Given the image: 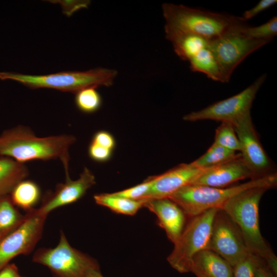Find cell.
Returning <instances> with one entry per match:
<instances>
[{
  "label": "cell",
  "mask_w": 277,
  "mask_h": 277,
  "mask_svg": "<svg viewBox=\"0 0 277 277\" xmlns=\"http://www.w3.org/2000/svg\"><path fill=\"white\" fill-rule=\"evenodd\" d=\"M75 140L74 136L67 134L37 137L28 128L17 126L0 135V156L23 164L34 160L59 159L66 175H69V149Z\"/></svg>",
  "instance_id": "obj_1"
},
{
  "label": "cell",
  "mask_w": 277,
  "mask_h": 277,
  "mask_svg": "<svg viewBox=\"0 0 277 277\" xmlns=\"http://www.w3.org/2000/svg\"><path fill=\"white\" fill-rule=\"evenodd\" d=\"M267 190L262 187L246 189L229 199L221 209L238 227L249 252L277 275V258L262 235L259 224V203Z\"/></svg>",
  "instance_id": "obj_2"
},
{
  "label": "cell",
  "mask_w": 277,
  "mask_h": 277,
  "mask_svg": "<svg viewBox=\"0 0 277 277\" xmlns=\"http://www.w3.org/2000/svg\"><path fill=\"white\" fill-rule=\"evenodd\" d=\"M277 184L276 172L228 188L188 185L168 197L177 204L187 216L192 217L212 208L221 209L229 199L248 189L274 188Z\"/></svg>",
  "instance_id": "obj_3"
},
{
  "label": "cell",
  "mask_w": 277,
  "mask_h": 277,
  "mask_svg": "<svg viewBox=\"0 0 277 277\" xmlns=\"http://www.w3.org/2000/svg\"><path fill=\"white\" fill-rule=\"evenodd\" d=\"M117 74L115 69L102 67L86 71H64L42 75L0 71V80L16 81L32 89L50 88L76 93L88 87L110 86Z\"/></svg>",
  "instance_id": "obj_4"
},
{
  "label": "cell",
  "mask_w": 277,
  "mask_h": 277,
  "mask_svg": "<svg viewBox=\"0 0 277 277\" xmlns=\"http://www.w3.org/2000/svg\"><path fill=\"white\" fill-rule=\"evenodd\" d=\"M165 27L201 36L209 41L243 20L230 14L192 8L182 5H162Z\"/></svg>",
  "instance_id": "obj_5"
},
{
  "label": "cell",
  "mask_w": 277,
  "mask_h": 277,
  "mask_svg": "<svg viewBox=\"0 0 277 277\" xmlns=\"http://www.w3.org/2000/svg\"><path fill=\"white\" fill-rule=\"evenodd\" d=\"M219 209H209L191 217L186 223L174 248L167 258L170 265L180 273L191 272L193 258L207 249L210 239L213 219Z\"/></svg>",
  "instance_id": "obj_6"
},
{
  "label": "cell",
  "mask_w": 277,
  "mask_h": 277,
  "mask_svg": "<svg viewBox=\"0 0 277 277\" xmlns=\"http://www.w3.org/2000/svg\"><path fill=\"white\" fill-rule=\"evenodd\" d=\"M34 262L46 266L53 277H88L92 270H100L97 261L72 247L61 231L54 248H42L33 256Z\"/></svg>",
  "instance_id": "obj_7"
},
{
  "label": "cell",
  "mask_w": 277,
  "mask_h": 277,
  "mask_svg": "<svg viewBox=\"0 0 277 277\" xmlns=\"http://www.w3.org/2000/svg\"><path fill=\"white\" fill-rule=\"evenodd\" d=\"M243 19L221 36L209 41L208 47L228 82L234 69L247 56L270 43L248 37L243 31L247 25Z\"/></svg>",
  "instance_id": "obj_8"
},
{
  "label": "cell",
  "mask_w": 277,
  "mask_h": 277,
  "mask_svg": "<svg viewBox=\"0 0 277 277\" xmlns=\"http://www.w3.org/2000/svg\"><path fill=\"white\" fill-rule=\"evenodd\" d=\"M266 77V74L261 75L240 93L201 110L188 113L183 117V119L189 122L213 120L232 125L250 114L253 100Z\"/></svg>",
  "instance_id": "obj_9"
},
{
  "label": "cell",
  "mask_w": 277,
  "mask_h": 277,
  "mask_svg": "<svg viewBox=\"0 0 277 277\" xmlns=\"http://www.w3.org/2000/svg\"><path fill=\"white\" fill-rule=\"evenodd\" d=\"M47 216L33 209L16 228L0 240V270L15 257L33 251L42 237Z\"/></svg>",
  "instance_id": "obj_10"
},
{
  "label": "cell",
  "mask_w": 277,
  "mask_h": 277,
  "mask_svg": "<svg viewBox=\"0 0 277 277\" xmlns=\"http://www.w3.org/2000/svg\"><path fill=\"white\" fill-rule=\"evenodd\" d=\"M207 249L216 253L232 267L250 254L238 227L221 209L213 219Z\"/></svg>",
  "instance_id": "obj_11"
},
{
  "label": "cell",
  "mask_w": 277,
  "mask_h": 277,
  "mask_svg": "<svg viewBox=\"0 0 277 277\" xmlns=\"http://www.w3.org/2000/svg\"><path fill=\"white\" fill-rule=\"evenodd\" d=\"M241 146V158L254 178L269 175L273 167L264 149L253 124L250 114L232 124Z\"/></svg>",
  "instance_id": "obj_12"
},
{
  "label": "cell",
  "mask_w": 277,
  "mask_h": 277,
  "mask_svg": "<svg viewBox=\"0 0 277 277\" xmlns=\"http://www.w3.org/2000/svg\"><path fill=\"white\" fill-rule=\"evenodd\" d=\"M95 184V176L87 167L76 180L66 175L65 182L58 184L54 192L47 195L41 206L36 210L40 214L47 216L51 211L81 199Z\"/></svg>",
  "instance_id": "obj_13"
},
{
  "label": "cell",
  "mask_w": 277,
  "mask_h": 277,
  "mask_svg": "<svg viewBox=\"0 0 277 277\" xmlns=\"http://www.w3.org/2000/svg\"><path fill=\"white\" fill-rule=\"evenodd\" d=\"M143 200V207L156 215L158 225L165 231L172 243H176L187 223V216L184 210L168 197Z\"/></svg>",
  "instance_id": "obj_14"
},
{
  "label": "cell",
  "mask_w": 277,
  "mask_h": 277,
  "mask_svg": "<svg viewBox=\"0 0 277 277\" xmlns=\"http://www.w3.org/2000/svg\"><path fill=\"white\" fill-rule=\"evenodd\" d=\"M206 169L197 168L191 163L181 164L155 175L152 187L145 199L168 197L182 187L191 185Z\"/></svg>",
  "instance_id": "obj_15"
},
{
  "label": "cell",
  "mask_w": 277,
  "mask_h": 277,
  "mask_svg": "<svg viewBox=\"0 0 277 277\" xmlns=\"http://www.w3.org/2000/svg\"><path fill=\"white\" fill-rule=\"evenodd\" d=\"M248 178L255 179L241 155L206 169L191 185L224 188L232 183Z\"/></svg>",
  "instance_id": "obj_16"
},
{
  "label": "cell",
  "mask_w": 277,
  "mask_h": 277,
  "mask_svg": "<svg viewBox=\"0 0 277 277\" xmlns=\"http://www.w3.org/2000/svg\"><path fill=\"white\" fill-rule=\"evenodd\" d=\"M165 32L166 37L172 43L174 52L182 60L189 61L209 45L208 40L195 34L183 32L165 27Z\"/></svg>",
  "instance_id": "obj_17"
},
{
  "label": "cell",
  "mask_w": 277,
  "mask_h": 277,
  "mask_svg": "<svg viewBox=\"0 0 277 277\" xmlns=\"http://www.w3.org/2000/svg\"><path fill=\"white\" fill-rule=\"evenodd\" d=\"M195 269L206 277H233V267L224 259L209 249L199 252L193 259Z\"/></svg>",
  "instance_id": "obj_18"
},
{
  "label": "cell",
  "mask_w": 277,
  "mask_h": 277,
  "mask_svg": "<svg viewBox=\"0 0 277 277\" xmlns=\"http://www.w3.org/2000/svg\"><path fill=\"white\" fill-rule=\"evenodd\" d=\"M28 171L23 163L6 157H0V198L10 194L14 187L28 176Z\"/></svg>",
  "instance_id": "obj_19"
},
{
  "label": "cell",
  "mask_w": 277,
  "mask_h": 277,
  "mask_svg": "<svg viewBox=\"0 0 277 277\" xmlns=\"http://www.w3.org/2000/svg\"><path fill=\"white\" fill-rule=\"evenodd\" d=\"M189 62L192 71L203 73L210 78L222 83L228 82L208 46L200 50Z\"/></svg>",
  "instance_id": "obj_20"
},
{
  "label": "cell",
  "mask_w": 277,
  "mask_h": 277,
  "mask_svg": "<svg viewBox=\"0 0 277 277\" xmlns=\"http://www.w3.org/2000/svg\"><path fill=\"white\" fill-rule=\"evenodd\" d=\"M10 194V199L15 206L28 212L34 209L38 203L41 192L36 183L24 180L14 187Z\"/></svg>",
  "instance_id": "obj_21"
},
{
  "label": "cell",
  "mask_w": 277,
  "mask_h": 277,
  "mask_svg": "<svg viewBox=\"0 0 277 277\" xmlns=\"http://www.w3.org/2000/svg\"><path fill=\"white\" fill-rule=\"evenodd\" d=\"M93 199L98 205L107 207L113 212L127 215H134L144 206V200H133L111 193L96 194Z\"/></svg>",
  "instance_id": "obj_22"
},
{
  "label": "cell",
  "mask_w": 277,
  "mask_h": 277,
  "mask_svg": "<svg viewBox=\"0 0 277 277\" xmlns=\"http://www.w3.org/2000/svg\"><path fill=\"white\" fill-rule=\"evenodd\" d=\"M241 156L240 153L213 143L206 152L191 163L201 169H209Z\"/></svg>",
  "instance_id": "obj_23"
},
{
  "label": "cell",
  "mask_w": 277,
  "mask_h": 277,
  "mask_svg": "<svg viewBox=\"0 0 277 277\" xmlns=\"http://www.w3.org/2000/svg\"><path fill=\"white\" fill-rule=\"evenodd\" d=\"M9 195L0 198V234L6 235L16 228L24 221Z\"/></svg>",
  "instance_id": "obj_24"
},
{
  "label": "cell",
  "mask_w": 277,
  "mask_h": 277,
  "mask_svg": "<svg viewBox=\"0 0 277 277\" xmlns=\"http://www.w3.org/2000/svg\"><path fill=\"white\" fill-rule=\"evenodd\" d=\"M102 102L101 96L96 88H86L75 93V105L84 113H91L96 111L101 107Z\"/></svg>",
  "instance_id": "obj_25"
},
{
  "label": "cell",
  "mask_w": 277,
  "mask_h": 277,
  "mask_svg": "<svg viewBox=\"0 0 277 277\" xmlns=\"http://www.w3.org/2000/svg\"><path fill=\"white\" fill-rule=\"evenodd\" d=\"M214 143L229 150L240 151L241 146L233 126L222 122L215 130Z\"/></svg>",
  "instance_id": "obj_26"
},
{
  "label": "cell",
  "mask_w": 277,
  "mask_h": 277,
  "mask_svg": "<svg viewBox=\"0 0 277 277\" xmlns=\"http://www.w3.org/2000/svg\"><path fill=\"white\" fill-rule=\"evenodd\" d=\"M243 31L250 38L270 42L277 35V17L274 16L266 23L258 26L246 25Z\"/></svg>",
  "instance_id": "obj_27"
},
{
  "label": "cell",
  "mask_w": 277,
  "mask_h": 277,
  "mask_svg": "<svg viewBox=\"0 0 277 277\" xmlns=\"http://www.w3.org/2000/svg\"><path fill=\"white\" fill-rule=\"evenodd\" d=\"M154 180L155 175L149 176L141 184L112 193L116 196L133 200L145 199L148 196Z\"/></svg>",
  "instance_id": "obj_28"
},
{
  "label": "cell",
  "mask_w": 277,
  "mask_h": 277,
  "mask_svg": "<svg viewBox=\"0 0 277 277\" xmlns=\"http://www.w3.org/2000/svg\"><path fill=\"white\" fill-rule=\"evenodd\" d=\"M258 258L250 253L233 267V277H254Z\"/></svg>",
  "instance_id": "obj_29"
},
{
  "label": "cell",
  "mask_w": 277,
  "mask_h": 277,
  "mask_svg": "<svg viewBox=\"0 0 277 277\" xmlns=\"http://www.w3.org/2000/svg\"><path fill=\"white\" fill-rule=\"evenodd\" d=\"M113 150L91 142L88 148V154L93 160L98 162L107 161L111 157Z\"/></svg>",
  "instance_id": "obj_30"
},
{
  "label": "cell",
  "mask_w": 277,
  "mask_h": 277,
  "mask_svg": "<svg viewBox=\"0 0 277 277\" xmlns=\"http://www.w3.org/2000/svg\"><path fill=\"white\" fill-rule=\"evenodd\" d=\"M91 142L112 150H113L115 146V141L113 135L104 130L96 132L93 135Z\"/></svg>",
  "instance_id": "obj_31"
},
{
  "label": "cell",
  "mask_w": 277,
  "mask_h": 277,
  "mask_svg": "<svg viewBox=\"0 0 277 277\" xmlns=\"http://www.w3.org/2000/svg\"><path fill=\"white\" fill-rule=\"evenodd\" d=\"M62 6L63 13L67 16L71 15L78 10L87 8L89 4V1H56Z\"/></svg>",
  "instance_id": "obj_32"
},
{
  "label": "cell",
  "mask_w": 277,
  "mask_h": 277,
  "mask_svg": "<svg viewBox=\"0 0 277 277\" xmlns=\"http://www.w3.org/2000/svg\"><path fill=\"white\" fill-rule=\"evenodd\" d=\"M276 3V0H261L255 6L245 11L242 18L245 21L250 19Z\"/></svg>",
  "instance_id": "obj_33"
},
{
  "label": "cell",
  "mask_w": 277,
  "mask_h": 277,
  "mask_svg": "<svg viewBox=\"0 0 277 277\" xmlns=\"http://www.w3.org/2000/svg\"><path fill=\"white\" fill-rule=\"evenodd\" d=\"M254 277H276L275 275L262 260L258 258L255 269Z\"/></svg>",
  "instance_id": "obj_34"
},
{
  "label": "cell",
  "mask_w": 277,
  "mask_h": 277,
  "mask_svg": "<svg viewBox=\"0 0 277 277\" xmlns=\"http://www.w3.org/2000/svg\"><path fill=\"white\" fill-rule=\"evenodd\" d=\"M18 270L14 264H8L0 270V277H18Z\"/></svg>",
  "instance_id": "obj_35"
},
{
  "label": "cell",
  "mask_w": 277,
  "mask_h": 277,
  "mask_svg": "<svg viewBox=\"0 0 277 277\" xmlns=\"http://www.w3.org/2000/svg\"><path fill=\"white\" fill-rule=\"evenodd\" d=\"M88 277H105L104 276L101 272L100 270H91L89 274Z\"/></svg>",
  "instance_id": "obj_36"
},
{
  "label": "cell",
  "mask_w": 277,
  "mask_h": 277,
  "mask_svg": "<svg viewBox=\"0 0 277 277\" xmlns=\"http://www.w3.org/2000/svg\"><path fill=\"white\" fill-rule=\"evenodd\" d=\"M191 272L193 273L196 277H206L203 274L195 269H192Z\"/></svg>",
  "instance_id": "obj_37"
},
{
  "label": "cell",
  "mask_w": 277,
  "mask_h": 277,
  "mask_svg": "<svg viewBox=\"0 0 277 277\" xmlns=\"http://www.w3.org/2000/svg\"><path fill=\"white\" fill-rule=\"evenodd\" d=\"M5 235V234H0V240L3 238L4 237Z\"/></svg>",
  "instance_id": "obj_38"
},
{
  "label": "cell",
  "mask_w": 277,
  "mask_h": 277,
  "mask_svg": "<svg viewBox=\"0 0 277 277\" xmlns=\"http://www.w3.org/2000/svg\"><path fill=\"white\" fill-rule=\"evenodd\" d=\"M18 277H24V276H22L20 275H19Z\"/></svg>",
  "instance_id": "obj_39"
}]
</instances>
